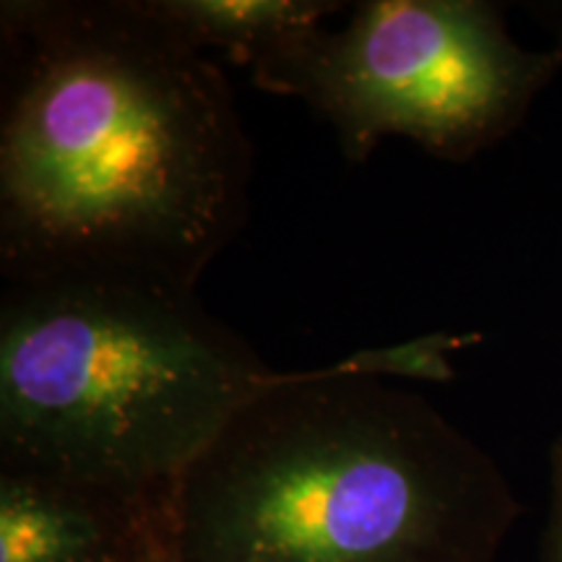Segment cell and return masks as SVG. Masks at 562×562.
<instances>
[{
  "mask_svg": "<svg viewBox=\"0 0 562 562\" xmlns=\"http://www.w3.org/2000/svg\"><path fill=\"white\" fill-rule=\"evenodd\" d=\"M544 562H562V435L550 451V513L544 529Z\"/></svg>",
  "mask_w": 562,
  "mask_h": 562,
  "instance_id": "52a82bcc",
  "label": "cell"
},
{
  "mask_svg": "<svg viewBox=\"0 0 562 562\" xmlns=\"http://www.w3.org/2000/svg\"><path fill=\"white\" fill-rule=\"evenodd\" d=\"M140 13L193 50L261 66L341 11L328 0H136Z\"/></svg>",
  "mask_w": 562,
  "mask_h": 562,
  "instance_id": "8992f818",
  "label": "cell"
},
{
  "mask_svg": "<svg viewBox=\"0 0 562 562\" xmlns=\"http://www.w3.org/2000/svg\"><path fill=\"white\" fill-rule=\"evenodd\" d=\"M0 60L5 284L195 290L248 216L252 149L222 68L136 0H5Z\"/></svg>",
  "mask_w": 562,
  "mask_h": 562,
  "instance_id": "6da1fadb",
  "label": "cell"
},
{
  "mask_svg": "<svg viewBox=\"0 0 562 562\" xmlns=\"http://www.w3.org/2000/svg\"><path fill=\"white\" fill-rule=\"evenodd\" d=\"M529 13L550 32L552 50L562 60V0H544V3H529Z\"/></svg>",
  "mask_w": 562,
  "mask_h": 562,
  "instance_id": "ba28073f",
  "label": "cell"
},
{
  "mask_svg": "<svg viewBox=\"0 0 562 562\" xmlns=\"http://www.w3.org/2000/svg\"><path fill=\"white\" fill-rule=\"evenodd\" d=\"M0 562H172L170 484L0 469Z\"/></svg>",
  "mask_w": 562,
  "mask_h": 562,
  "instance_id": "5b68a950",
  "label": "cell"
},
{
  "mask_svg": "<svg viewBox=\"0 0 562 562\" xmlns=\"http://www.w3.org/2000/svg\"><path fill=\"white\" fill-rule=\"evenodd\" d=\"M281 375L186 286L125 277L5 284L0 469L172 484Z\"/></svg>",
  "mask_w": 562,
  "mask_h": 562,
  "instance_id": "3957f363",
  "label": "cell"
},
{
  "mask_svg": "<svg viewBox=\"0 0 562 562\" xmlns=\"http://www.w3.org/2000/svg\"><path fill=\"white\" fill-rule=\"evenodd\" d=\"M476 336L284 370L170 484L172 562H497L521 505L417 391Z\"/></svg>",
  "mask_w": 562,
  "mask_h": 562,
  "instance_id": "7a4b0ae2",
  "label": "cell"
},
{
  "mask_svg": "<svg viewBox=\"0 0 562 562\" xmlns=\"http://www.w3.org/2000/svg\"><path fill=\"white\" fill-rule=\"evenodd\" d=\"M552 50L510 37L487 0H368L341 30H315L252 68V83L297 97L355 165L391 136L469 161L508 138L558 79Z\"/></svg>",
  "mask_w": 562,
  "mask_h": 562,
  "instance_id": "277c9868",
  "label": "cell"
}]
</instances>
